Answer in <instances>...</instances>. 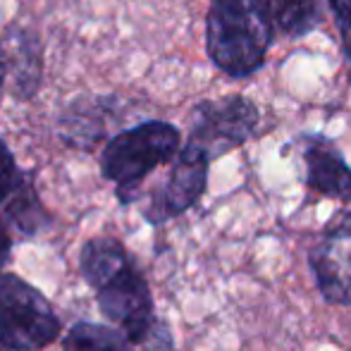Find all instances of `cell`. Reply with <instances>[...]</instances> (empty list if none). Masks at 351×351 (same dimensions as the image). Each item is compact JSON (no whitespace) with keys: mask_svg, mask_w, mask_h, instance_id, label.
<instances>
[{"mask_svg":"<svg viewBox=\"0 0 351 351\" xmlns=\"http://www.w3.org/2000/svg\"><path fill=\"white\" fill-rule=\"evenodd\" d=\"M5 210H8V217L12 220V225H17L24 234H36L48 220V215H46V210H43L41 201H38L36 189H34L29 175L19 177L17 186H14V191L8 199Z\"/></svg>","mask_w":351,"mask_h":351,"instance_id":"4fadbf2b","label":"cell"},{"mask_svg":"<svg viewBox=\"0 0 351 351\" xmlns=\"http://www.w3.org/2000/svg\"><path fill=\"white\" fill-rule=\"evenodd\" d=\"M330 10H332L335 19H337V27L342 34L351 32V0H328Z\"/></svg>","mask_w":351,"mask_h":351,"instance_id":"9a60e30c","label":"cell"},{"mask_svg":"<svg viewBox=\"0 0 351 351\" xmlns=\"http://www.w3.org/2000/svg\"><path fill=\"white\" fill-rule=\"evenodd\" d=\"M106 108V101L101 98H84V101L70 103L58 120L60 139L77 148H93L103 136Z\"/></svg>","mask_w":351,"mask_h":351,"instance_id":"30bf717a","label":"cell"},{"mask_svg":"<svg viewBox=\"0 0 351 351\" xmlns=\"http://www.w3.org/2000/svg\"><path fill=\"white\" fill-rule=\"evenodd\" d=\"M275 38L268 0H213L206 19V51L232 79L261 70Z\"/></svg>","mask_w":351,"mask_h":351,"instance_id":"7a4b0ae2","label":"cell"},{"mask_svg":"<svg viewBox=\"0 0 351 351\" xmlns=\"http://www.w3.org/2000/svg\"><path fill=\"white\" fill-rule=\"evenodd\" d=\"M0 53L8 65V77H12L14 82L12 91L17 93V98L27 101L38 91L41 84V46L36 34L12 24L0 41Z\"/></svg>","mask_w":351,"mask_h":351,"instance_id":"9c48e42d","label":"cell"},{"mask_svg":"<svg viewBox=\"0 0 351 351\" xmlns=\"http://www.w3.org/2000/svg\"><path fill=\"white\" fill-rule=\"evenodd\" d=\"M306 184L330 199L351 201V167L328 139L313 136L304 151Z\"/></svg>","mask_w":351,"mask_h":351,"instance_id":"ba28073f","label":"cell"},{"mask_svg":"<svg viewBox=\"0 0 351 351\" xmlns=\"http://www.w3.org/2000/svg\"><path fill=\"white\" fill-rule=\"evenodd\" d=\"M10 254H12V237H10L8 227L0 222V270H3V265L8 263Z\"/></svg>","mask_w":351,"mask_h":351,"instance_id":"2e32d148","label":"cell"},{"mask_svg":"<svg viewBox=\"0 0 351 351\" xmlns=\"http://www.w3.org/2000/svg\"><path fill=\"white\" fill-rule=\"evenodd\" d=\"M132 339L120 328H108L98 323H77L67 332L65 351H134Z\"/></svg>","mask_w":351,"mask_h":351,"instance_id":"7c38bea8","label":"cell"},{"mask_svg":"<svg viewBox=\"0 0 351 351\" xmlns=\"http://www.w3.org/2000/svg\"><path fill=\"white\" fill-rule=\"evenodd\" d=\"M311 270L330 304L351 306V213L339 217L311 251Z\"/></svg>","mask_w":351,"mask_h":351,"instance_id":"52a82bcc","label":"cell"},{"mask_svg":"<svg viewBox=\"0 0 351 351\" xmlns=\"http://www.w3.org/2000/svg\"><path fill=\"white\" fill-rule=\"evenodd\" d=\"M208 165V153L186 141V146L177 153L175 165L167 175L165 184L153 194L151 206L143 210L146 220L153 222V225H160V222L189 210L206 191Z\"/></svg>","mask_w":351,"mask_h":351,"instance_id":"8992f818","label":"cell"},{"mask_svg":"<svg viewBox=\"0 0 351 351\" xmlns=\"http://www.w3.org/2000/svg\"><path fill=\"white\" fill-rule=\"evenodd\" d=\"M60 335L48 299L17 275H0V344L8 351H41Z\"/></svg>","mask_w":351,"mask_h":351,"instance_id":"277c9868","label":"cell"},{"mask_svg":"<svg viewBox=\"0 0 351 351\" xmlns=\"http://www.w3.org/2000/svg\"><path fill=\"white\" fill-rule=\"evenodd\" d=\"M0 351H8V349H5V347H3V344H0Z\"/></svg>","mask_w":351,"mask_h":351,"instance_id":"d6986e66","label":"cell"},{"mask_svg":"<svg viewBox=\"0 0 351 351\" xmlns=\"http://www.w3.org/2000/svg\"><path fill=\"white\" fill-rule=\"evenodd\" d=\"M5 79H8V65H5V58H3V53H0V96H3Z\"/></svg>","mask_w":351,"mask_h":351,"instance_id":"e0dca14e","label":"cell"},{"mask_svg":"<svg viewBox=\"0 0 351 351\" xmlns=\"http://www.w3.org/2000/svg\"><path fill=\"white\" fill-rule=\"evenodd\" d=\"M84 280L96 291L98 308L134 344H143L158 328L148 282L127 249L112 237L88 239L79 256Z\"/></svg>","mask_w":351,"mask_h":351,"instance_id":"6da1fadb","label":"cell"},{"mask_svg":"<svg viewBox=\"0 0 351 351\" xmlns=\"http://www.w3.org/2000/svg\"><path fill=\"white\" fill-rule=\"evenodd\" d=\"M182 134L175 125L148 120L115 134L101 156V172L117 186V199L130 204L136 189L156 167L175 160L182 151Z\"/></svg>","mask_w":351,"mask_h":351,"instance_id":"3957f363","label":"cell"},{"mask_svg":"<svg viewBox=\"0 0 351 351\" xmlns=\"http://www.w3.org/2000/svg\"><path fill=\"white\" fill-rule=\"evenodd\" d=\"M342 38H344V51H347V58L351 60V32L349 34H342Z\"/></svg>","mask_w":351,"mask_h":351,"instance_id":"ac0fdd59","label":"cell"},{"mask_svg":"<svg viewBox=\"0 0 351 351\" xmlns=\"http://www.w3.org/2000/svg\"><path fill=\"white\" fill-rule=\"evenodd\" d=\"M19 172H17V165H14V158L10 153V148L5 146V141L0 139V204L10 199V194L14 191L19 182Z\"/></svg>","mask_w":351,"mask_h":351,"instance_id":"5bb4252c","label":"cell"},{"mask_svg":"<svg viewBox=\"0 0 351 351\" xmlns=\"http://www.w3.org/2000/svg\"><path fill=\"white\" fill-rule=\"evenodd\" d=\"M275 32L289 38H301L323 22L320 0H268Z\"/></svg>","mask_w":351,"mask_h":351,"instance_id":"8fae6325","label":"cell"},{"mask_svg":"<svg viewBox=\"0 0 351 351\" xmlns=\"http://www.w3.org/2000/svg\"><path fill=\"white\" fill-rule=\"evenodd\" d=\"M258 120L261 115L256 103L244 96L204 101L194 108L189 143L206 151L213 160L249 141L258 130Z\"/></svg>","mask_w":351,"mask_h":351,"instance_id":"5b68a950","label":"cell"}]
</instances>
